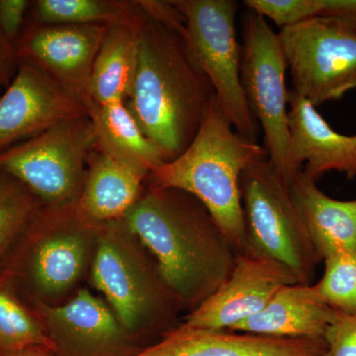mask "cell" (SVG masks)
<instances>
[{"label": "cell", "mask_w": 356, "mask_h": 356, "mask_svg": "<svg viewBox=\"0 0 356 356\" xmlns=\"http://www.w3.org/2000/svg\"><path fill=\"white\" fill-rule=\"evenodd\" d=\"M123 220L153 255L182 311L191 313L209 299L235 267L238 250L187 192L149 187Z\"/></svg>", "instance_id": "cell-1"}, {"label": "cell", "mask_w": 356, "mask_h": 356, "mask_svg": "<svg viewBox=\"0 0 356 356\" xmlns=\"http://www.w3.org/2000/svg\"><path fill=\"white\" fill-rule=\"evenodd\" d=\"M144 13L137 70L125 103L168 163L191 144L216 95L192 55L185 24L168 25Z\"/></svg>", "instance_id": "cell-2"}, {"label": "cell", "mask_w": 356, "mask_h": 356, "mask_svg": "<svg viewBox=\"0 0 356 356\" xmlns=\"http://www.w3.org/2000/svg\"><path fill=\"white\" fill-rule=\"evenodd\" d=\"M266 159V147L236 132L215 96L191 144L149 173V187L179 189L197 198L242 252L247 250V231L241 179L250 165Z\"/></svg>", "instance_id": "cell-3"}, {"label": "cell", "mask_w": 356, "mask_h": 356, "mask_svg": "<svg viewBox=\"0 0 356 356\" xmlns=\"http://www.w3.org/2000/svg\"><path fill=\"white\" fill-rule=\"evenodd\" d=\"M102 225L86 219L77 203L42 208L0 281L28 306L64 303L90 271Z\"/></svg>", "instance_id": "cell-4"}, {"label": "cell", "mask_w": 356, "mask_h": 356, "mask_svg": "<svg viewBox=\"0 0 356 356\" xmlns=\"http://www.w3.org/2000/svg\"><path fill=\"white\" fill-rule=\"evenodd\" d=\"M90 280L135 339L156 331L163 336L182 311L153 255L123 219L102 225Z\"/></svg>", "instance_id": "cell-5"}, {"label": "cell", "mask_w": 356, "mask_h": 356, "mask_svg": "<svg viewBox=\"0 0 356 356\" xmlns=\"http://www.w3.org/2000/svg\"><path fill=\"white\" fill-rule=\"evenodd\" d=\"M96 136L88 114L56 124L0 153V170L19 180L44 207L77 203Z\"/></svg>", "instance_id": "cell-6"}, {"label": "cell", "mask_w": 356, "mask_h": 356, "mask_svg": "<svg viewBox=\"0 0 356 356\" xmlns=\"http://www.w3.org/2000/svg\"><path fill=\"white\" fill-rule=\"evenodd\" d=\"M241 191L247 250L286 266L298 283L313 284L321 259L290 196L268 159L243 173Z\"/></svg>", "instance_id": "cell-7"}, {"label": "cell", "mask_w": 356, "mask_h": 356, "mask_svg": "<svg viewBox=\"0 0 356 356\" xmlns=\"http://www.w3.org/2000/svg\"><path fill=\"white\" fill-rule=\"evenodd\" d=\"M184 15L186 40L199 67L209 79L236 132L257 142L259 124L248 107L241 79L242 46L236 39L238 2L175 0Z\"/></svg>", "instance_id": "cell-8"}, {"label": "cell", "mask_w": 356, "mask_h": 356, "mask_svg": "<svg viewBox=\"0 0 356 356\" xmlns=\"http://www.w3.org/2000/svg\"><path fill=\"white\" fill-rule=\"evenodd\" d=\"M293 92L314 106L337 102L356 88V27L314 17L277 34Z\"/></svg>", "instance_id": "cell-9"}, {"label": "cell", "mask_w": 356, "mask_h": 356, "mask_svg": "<svg viewBox=\"0 0 356 356\" xmlns=\"http://www.w3.org/2000/svg\"><path fill=\"white\" fill-rule=\"evenodd\" d=\"M241 79L250 112L264 133L268 159L287 185L300 172L289 159L287 65L277 34L266 18L248 11L243 21Z\"/></svg>", "instance_id": "cell-10"}, {"label": "cell", "mask_w": 356, "mask_h": 356, "mask_svg": "<svg viewBox=\"0 0 356 356\" xmlns=\"http://www.w3.org/2000/svg\"><path fill=\"white\" fill-rule=\"evenodd\" d=\"M57 356H126L138 350L108 304L86 288L60 305L33 304Z\"/></svg>", "instance_id": "cell-11"}, {"label": "cell", "mask_w": 356, "mask_h": 356, "mask_svg": "<svg viewBox=\"0 0 356 356\" xmlns=\"http://www.w3.org/2000/svg\"><path fill=\"white\" fill-rule=\"evenodd\" d=\"M298 283L286 266L250 250L238 252L228 280L209 299L187 314L182 324L232 331L266 308L281 288Z\"/></svg>", "instance_id": "cell-12"}, {"label": "cell", "mask_w": 356, "mask_h": 356, "mask_svg": "<svg viewBox=\"0 0 356 356\" xmlns=\"http://www.w3.org/2000/svg\"><path fill=\"white\" fill-rule=\"evenodd\" d=\"M83 115L88 110L83 103L38 67L18 58L13 81L0 95V153Z\"/></svg>", "instance_id": "cell-13"}, {"label": "cell", "mask_w": 356, "mask_h": 356, "mask_svg": "<svg viewBox=\"0 0 356 356\" xmlns=\"http://www.w3.org/2000/svg\"><path fill=\"white\" fill-rule=\"evenodd\" d=\"M107 28L32 23L16 43L18 58L38 67L86 107L91 70Z\"/></svg>", "instance_id": "cell-14"}, {"label": "cell", "mask_w": 356, "mask_h": 356, "mask_svg": "<svg viewBox=\"0 0 356 356\" xmlns=\"http://www.w3.org/2000/svg\"><path fill=\"white\" fill-rule=\"evenodd\" d=\"M126 356H327L324 339H288L181 324Z\"/></svg>", "instance_id": "cell-15"}, {"label": "cell", "mask_w": 356, "mask_h": 356, "mask_svg": "<svg viewBox=\"0 0 356 356\" xmlns=\"http://www.w3.org/2000/svg\"><path fill=\"white\" fill-rule=\"evenodd\" d=\"M289 159L296 172L318 181L325 173L356 177V135L332 129L308 100L289 90Z\"/></svg>", "instance_id": "cell-16"}, {"label": "cell", "mask_w": 356, "mask_h": 356, "mask_svg": "<svg viewBox=\"0 0 356 356\" xmlns=\"http://www.w3.org/2000/svg\"><path fill=\"white\" fill-rule=\"evenodd\" d=\"M339 313L327 305L314 284L286 285L264 310L232 331L288 339H324Z\"/></svg>", "instance_id": "cell-17"}, {"label": "cell", "mask_w": 356, "mask_h": 356, "mask_svg": "<svg viewBox=\"0 0 356 356\" xmlns=\"http://www.w3.org/2000/svg\"><path fill=\"white\" fill-rule=\"evenodd\" d=\"M288 189L321 261L356 245V199L330 197L302 170Z\"/></svg>", "instance_id": "cell-18"}, {"label": "cell", "mask_w": 356, "mask_h": 356, "mask_svg": "<svg viewBox=\"0 0 356 356\" xmlns=\"http://www.w3.org/2000/svg\"><path fill=\"white\" fill-rule=\"evenodd\" d=\"M149 173L96 149L89 156L77 207L89 221L123 219L142 195Z\"/></svg>", "instance_id": "cell-19"}, {"label": "cell", "mask_w": 356, "mask_h": 356, "mask_svg": "<svg viewBox=\"0 0 356 356\" xmlns=\"http://www.w3.org/2000/svg\"><path fill=\"white\" fill-rule=\"evenodd\" d=\"M140 24L107 28L91 70L86 108L127 100L137 70Z\"/></svg>", "instance_id": "cell-20"}, {"label": "cell", "mask_w": 356, "mask_h": 356, "mask_svg": "<svg viewBox=\"0 0 356 356\" xmlns=\"http://www.w3.org/2000/svg\"><path fill=\"white\" fill-rule=\"evenodd\" d=\"M96 149L127 165L151 173L166 163L161 149L146 137L125 102L88 105Z\"/></svg>", "instance_id": "cell-21"}, {"label": "cell", "mask_w": 356, "mask_h": 356, "mask_svg": "<svg viewBox=\"0 0 356 356\" xmlns=\"http://www.w3.org/2000/svg\"><path fill=\"white\" fill-rule=\"evenodd\" d=\"M33 24L139 26L144 10L138 1L121 0H38Z\"/></svg>", "instance_id": "cell-22"}, {"label": "cell", "mask_w": 356, "mask_h": 356, "mask_svg": "<svg viewBox=\"0 0 356 356\" xmlns=\"http://www.w3.org/2000/svg\"><path fill=\"white\" fill-rule=\"evenodd\" d=\"M43 207L19 180L0 170V274Z\"/></svg>", "instance_id": "cell-23"}, {"label": "cell", "mask_w": 356, "mask_h": 356, "mask_svg": "<svg viewBox=\"0 0 356 356\" xmlns=\"http://www.w3.org/2000/svg\"><path fill=\"white\" fill-rule=\"evenodd\" d=\"M33 346L55 351L34 312L0 281V356H8Z\"/></svg>", "instance_id": "cell-24"}, {"label": "cell", "mask_w": 356, "mask_h": 356, "mask_svg": "<svg viewBox=\"0 0 356 356\" xmlns=\"http://www.w3.org/2000/svg\"><path fill=\"white\" fill-rule=\"evenodd\" d=\"M324 262L322 278L314 284L321 298L337 313L356 315V245Z\"/></svg>", "instance_id": "cell-25"}, {"label": "cell", "mask_w": 356, "mask_h": 356, "mask_svg": "<svg viewBox=\"0 0 356 356\" xmlns=\"http://www.w3.org/2000/svg\"><path fill=\"white\" fill-rule=\"evenodd\" d=\"M252 13L273 21L281 29L320 15V0H247Z\"/></svg>", "instance_id": "cell-26"}, {"label": "cell", "mask_w": 356, "mask_h": 356, "mask_svg": "<svg viewBox=\"0 0 356 356\" xmlns=\"http://www.w3.org/2000/svg\"><path fill=\"white\" fill-rule=\"evenodd\" d=\"M324 339L327 356H356V315L339 313Z\"/></svg>", "instance_id": "cell-27"}, {"label": "cell", "mask_w": 356, "mask_h": 356, "mask_svg": "<svg viewBox=\"0 0 356 356\" xmlns=\"http://www.w3.org/2000/svg\"><path fill=\"white\" fill-rule=\"evenodd\" d=\"M30 6L31 2L28 0H0V32L15 46L22 35Z\"/></svg>", "instance_id": "cell-28"}, {"label": "cell", "mask_w": 356, "mask_h": 356, "mask_svg": "<svg viewBox=\"0 0 356 356\" xmlns=\"http://www.w3.org/2000/svg\"><path fill=\"white\" fill-rule=\"evenodd\" d=\"M318 17L332 18L356 27V0H320Z\"/></svg>", "instance_id": "cell-29"}, {"label": "cell", "mask_w": 356, "mask_h": 356, "mask_svg": "<svg viewBox=\"0 0 356 356\" xmlns=\"http://www.w3.org/2000/svg\"><path fill=\"white\" fill-rule=\"evenodd\" d=\"M18 65L16 46L0 32V90L13 81Z\"/></svg>", "instance_id": "cell-30"}, {"label": "cell", "mask_w": 356, "mask_h": 356, "mask_svg": "<svg viewBox=\"0 0 356 356\" xmlns=\"http://www.w3.org/2000/svg\"><path fill=\"white\" fill-rule=\"evenodd\" d=\"M8 356H57L55 351L47 346H33Z\"/></svg>", "instance_id": "cell-31"}]
</instances>
